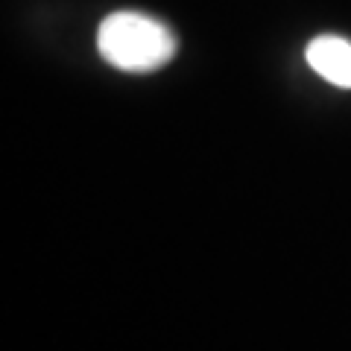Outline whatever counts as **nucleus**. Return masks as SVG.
<instances>
[{"mask_svg":"<svg viewBox=\"0 0 351 351\" xmlns=\"http://www.w3.org/2000/svg\"><path fill=\"white\" fill-rule=\"evenodd\" d=\"M100 56L117 71L149 73L176 56V36L156 18L138 12L108 15L97 32Z\"/></svg>","mask_w":351,"mask_h":351,"instance_id":"1","label":"nucleus"},{"mask_svg":"<svg viewBox=\"0 0 351 351\" xmlns=\"http://www.w3.org/2000/svg\"><path fill=\"white\" fill-rule=\"evenodd\" d=\"M307 64L337 88H351V41L339 36H319L304 50Z\"/></svg>","mask_w":351,"mask_h":351,"instance_id":"2","label":"nucleus"}]
</instances>
